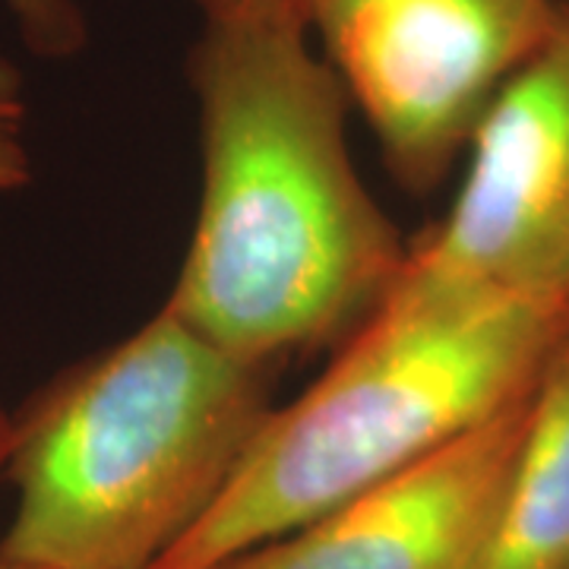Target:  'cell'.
Returning a JSON list of instances; mask_svg holds the SVG:
<instances>
[{
	"instance_id": "obj_1",
	"label": "cell",
	"mask_w": 569,
	"mask_h": 569,
	"mask_svg": "<svg viewBox=\"0 0 569 569\" xmlns=\"http://www.w3.org/2000/svg\"><path fill=\"white\" fill-rule=\"evenodd\" d=\"M187 77L203 187L164 307L257 365L339 348L411 257L351 162L346 86L301 20L206 22Z\"/></svg>"
},
{
	"instance_id": "obj_2",
	"label": "cell",
	"mask_w": 569,
	"mask_h": 569,
	"mask_svg": "<svg viewBox=\"0 0 569 569\" xmlns=\"http://www.w3.org/2000/svg\"><path fill=\"white\" fill-rule=\"evenodd\" d=\"M276 373L162 305L13 415L0 553L44 569H156L231 485L276 408Z\"/></svg>"
},
{
	"instance_id": "obj_3",
	"label": "cell",
	"mask_w": 569,
	"mask_h": 569,
	"mask_svg": "<svg viewBox=\"0 0 569 569\" xmlns=\"http://www.w3.org/2000/svg\"><path fill=\"white\" fill-rule=\"evenodd\" d=\"M569 305L481 295L406 266L231 485L156 569H216L488 425L531 387Z\"/></svg>"
},
{
	"instance_id": "obj_4",
	"label": "cell",
	"mask_w": 569,
	"mask_h": 569,
	"mask_svg": "<svg viewBox=\"0 0 569 569\" xmlns=\"http://www.w3.org/2000/svg\"><path fill=\"white\" fill-rule=\"evenodd\" d=\"M553 10L557 0H301L307 32L373 130L389 174L415 197L466 159L481 114Z\"/></svg>"
},
{
	"instance_id": "obj_5",
	"label": "cell",
	"mask_w": 569,
	"mask_h": 569,
	"mask_svg": "<svg viewBox=\"0 0 569 569\" xmlns=\"http://www.w3.org/2000/svg\"><path fill=\"white\" fill-rule=\"evenodd\" d=\"M408 269L481 295L569 305V0L466 149L447 219L411 241Z\"/></svg>"
},
{
	"instance_id": "obj_6",
	"label": "cell",
	"mask_w": 569,
	"mask_h": 569,
	"mask_svg": "<svg viewBox=\"0 0 569 569\" xmlns=\"http://www.w3.org/2000/svg\"><path fill=\"white\" fill-rule=\"evenodd\" d=\"M529 389L418 466L216 569H475L516 456Z\"/></svg>"
},
{
	"instance_id": "obj_7",
	"label": "cell",
	"mask_w": 569,
	"mask_h": 569,
	"mask_svg": "<svg viewBox=\"0 0 569 569\" xmlns=\"http://www.w3.org/2000/svg\"><path fill=\"white\" fill-rule=\"evenodd\" d=\"M569 567V320L529 389L507 485L475 569Z\"/></svg>"
},
{
	"instance_id": "obj_8",
	"label": "cell",
	"mask_w": 569,
	"mask_h": 569,
	"mask_svg": "<svg viewBox=\"0 0 569 569\" xmlns=\"http://www.w3.org/2000/svg\"><path fill=\"white\" fill-rule=\"evenodd\" d=\"M22 41L32 54L48 61H67L89 39L86 17L77 0H3Z\"/></svg>"
},
{
	"instance_id": "obj_9",
	"label": "cell",
	"mask_w": 569,
	"mask_h": 569,
	"mask_svg": "<svg viewBox=\"0 0 569 569\" xmlns=\"http://www.w3.org/2000/svg\"><path fill=\"white\" fill-rule=\"evenodd\" d=\"M26 118V80L20 67L0 54V193H17L32 181Z\"/></svg>"
},
{
	"instance_id": "obj_10",
	"label": "cell",
	"mask_w": 569,
	"mask_h": 569,
	"mask_svg": "<svg viewBox=\"0 0 569 569\" xmlns=\"http://www.w3.org/2000/svg\"><path fill=\"white\" fill-rule=\"evenodd\" d=\"M206 22L301 20V0H197Z\"/></svg>"
},
{
	"instance_id": "obj_11",
	"label": "cell",
	"mask_w": 569,
	"mask_h": 569,
	"mask_svg": "<svg viewBox=\"0 0 569 569\" xmlns=\"http://www.w3.org/2000/svg\"><path fill=\"white\" fill-rule=\"evenodd\" d=\"M10 447H13V415L0 406V478L7 475V459H10Z\"/></svg>"
},
{
	"instance_id": "obj_12",
	"label": "cell",
	"mask_w": 569,
	"mask_h": 569,
	"mask_svg": "<svg viewBox=\"0 0 569 569\" xmlns=\"http://www.w3.org/2000/svg\"><path fill=\"white\" fill-rule=\"evenodd\" d=\"M0 569H44V567H32V563H20V560H10L0 553Z\"/></svg>"
},
{
	"instance_id": "obj_13",
	"label": "cell",
	"mask_w": 569,
	"mask_h": 569,
	"mask_svg": "<svg viewBox=\"0 0 569 569\" xmlns=\"http://www.w3.org/2000/svg\"><path fill=\"white\" fill-rule=\"evenodd\" d=\"M567 569H569V567H567Z\"/></svg>"
}]
</instances>
